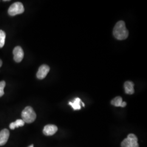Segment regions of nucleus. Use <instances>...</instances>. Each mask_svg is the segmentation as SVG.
Masks as SVG:
<instances>
[{
    "mask_svg": "<svg viewBox=\"0 0 147 147\" xmlns=\"http://www.w3.org/2000/svg\"><path fill=\"white\" fill-rule=\"evenodd\" d=\"M58 130V127L55 125L48 124L44 126L43 129V134L46 136L53 135Z\"/></svg>",
    "mask_w": 147,
    "mask_h": 147,
    "instance_id": "obj_7",
    "label": "nucleus"
},
{
    "mask_svg": "<svg viewBox=\"0 0 147 147\" xmlns=\"http://www.w3.org/2000/svg\"><path fill=\"white\" fill-rule=\"evenodd\" d=\"M113 36L118 40H124L129 36V31L126 29L125 24L123 21H118L114 27Z\"/></svg>",
    "mask_w": 147,
    "mask_h": 147,
    "instance_id": "obj_1",
    "label": "nucleus"
},
{
    "mask_svg": "<svg viewBox=\"0 0 147 147\" xmlns=\"http://www.w3.org/2000/svg\"><path fill=\"white\" fill-rule=\"evenodd\" d=\"M50 71V67L45 64L41 65L38 70L37 73V78L39 80L44 79L47 74Z\"/></svg>",
    "mask_w": 147,
    "mask_h": 147,
    "instance_id": "obj_6",
    "label": "nucleus"
},
{
    "mask_svg": "<svg viewBox=\"0 0 147 147\" xmlns=\"http://www.w3.org/2000/svg\"><path fill=\"white\" fill-rule=\"evenodd\" d=\"M69 104L72 107V108L74 110H80L81 109V104H82L83 106H85L84 103L82 102L81 100L79 98H75L73 100V101L69 102Z\"/></svg>",
    "mask_w": 147,
    "mask_h": 147,
    "instance_id": "obj_9",
    "label": "nucleus"
},
{
    "mask_svg": "<svg viewBox=\"0 0 147 147\" xmlns=\"http://www.w3.org/2000/svg\"><path fill=\"white\" fill-rule=\"evenodd\" d=\"M122 102H123V100H122L121 97L117 96L113 99L112 100L111 102V104L116 107H121Z\"/></svg>",
    "mask_w": 147,
    "mask_h": 147,
    "instance_id": "obj_12",
    "label": "nucleus"
},
{
    "mask_svg": "<svg viewBox=\"0 0 147 147\" xmlns=\"http://www.w3.org/2000/svg\"><path fill=\"white\" fill-rule=\"evenodd\" d=\"M9 137V131L8 129H4L0 132V146H4L8 141Z\"/></svg>",
    "mask_w": 147,
    "mask_h": 147,
    "instance_id": "obj_8",
    "label": "nucleus"
},
{
    "mask_svg": "<svg viewBox=\"0 0 147 147\" xmlns=\"http://www.w3.org/2000/svg\"><path fill=\"white\" fill-rule=\"evenodd\" d=\"M126 106V102H125V101H123V102H122V104H121V107H125Z\"/></svg>",
    "mask_w": 147,
    "mask_h": 147,
    "instance_id": "obj_15",
    "label": "nucleus"
},
{
    "mask_svg": "<svg viewBox=\"0 0 147 147\" xmlns=\"http://www.w3.org/2000/svg\"><path fill=\"white\" fill-rule=\"evenodd\" d=\"M22 120L26 123H32L36 119V113L31 106H27L21 113Z\"/></svg>",
    "mask_w": 147,
    "mask_h": 147,
    "instance_id": "obj_2",
    "label": "nucleus"
},
{
    "mask_svg": "<svg viewBox=\"0 0 147 147\" xmlns=\"http://www.w3.org/2000/svg\"><path fill=\"white\" fill-rule=\"evenodd\" d=\"M121 147H139L138 138L136 135L130 134L121 143Z\"/></svg>",
    "mask_w": 147,
    "mask_h": 147,
    "instance_id": "obj_3",
    "label": "nucleus"
},
{
    "mask_svg": "<svg viewBox=\"0 0 147 147\" xmlns=\"http://www.w3.org/2000/svg\"><path fill=\"white\" fill-rule=\"evenodd\" d=\"M14 59L16 63H20L24 58V53L22 49L19 46L16 47L13 50Z\"/></svg>",
    "mask_w": 147,
    "mask_h": 147,
    "instance_id": "obj_5",
    "label": "nucleus"
},
{
    "mask_svg": "<svg viewBox=\"0 0 147 147\" xmlns=\"http://www.w3.org/2000/svg\"><path fill=\"white\" fill-rule=\"evenodd\" d=\"M5 86V81H2L0 82V97L2 96L4 93V88Z\"/></svg>",
    "mask_w": 147,
    "mask_h": 147,
    "instance_id": "obj_14",
    "label": "nucleus"
},
{
    "mask_svg": "<svg viewBox=\"0 0 147 147\" xmlns=\"http://www.w3.org/2000/svg\"><path fill=\"white\" fill-rule=\"evenodd\" d=\"M25 122L22 119H17L15 122L11 123L9 125V127L11 130H14L16 127L23 126L25 125Z\"/></svg>",
    "mask_w": 147,
    "mask_h": 147,
    "instance_id": "obj_11",
    "label": "nucleus"
},
{
    "mask_svg": "<svg viewBox=\"0 0 147 147\" xmlns=\"http://www.w3.org/2000/svg\"><path fill=\"white\" fill-rule=\"evenodd\" d=\"M5 33L2 30H0V48L3 47L5 44Z\"/></svg>",
    "mask_w": 147,
    "mask_h": 147,
    "instance_id": "obj_13",
    "label": "nucleus"
},
{
    "mask_svg": "<svg viewBox=\"0 0 147 147\" xmlns=\"http://www.w3.org/2000/svg\"><path fill=\"white\" fill-rule=\"evenodd\" d=\"M2 65V61L1 59H0V67Z\"/></svg>",
    "mask_w": 147,
    "mask_h": 147,
    "instance_id": "obj_16",
    "label": "nucleus"
},
{
    "mask_svg": "<svg viewBox=\"0 0 147 147\" xmlns=\"http://www.w3.org/2000/svg\"><path fill=\"white\" fill-rule=\"evenodd\" d=\"M25 9L22 3L20 2H16L12 4L8 9V13L11 16H16L24 12Z\"/></svg>",
    "mask_w": 147,
    "mask_h": 147,
    "instance_id": "obj_4",
    "label": "nucleus"
},
{
    "mask_svg": "<svg viewBox=\"0 0 147 147\" xmlns=\"http://www.w3.org/2000/svg\"><path fill=\"white\" fill-rule=\"evenodd\" d=\"M28 147H34V146H33V144H32V145H30V146H28Z\"/></svg>",
    "mask_w": 147,
    "mask_h": 147,
    "instance_id": "obj_17",
    "label": "nucleus"
},
{
    "mask_svg": "<svg viewBox=\"0 0 147 147\" xmlns=\"http://www.w3.org/2000/svg\"><path fill=\"white\" fill-rule=\"evenodd\" d=\"M125 92L127 94H133L135 92L134 90V84L131 81H126L125 82L124 85Z\"/></svg>",
    "mask_w": 147,
    "mask_h": 147,
    "instance_id": "obj_10",
    "label": "nucleus"
}]
</instances>
